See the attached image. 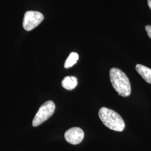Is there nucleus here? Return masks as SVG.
Masks as SVG:
<instances>
[{"mask_svg": "<svg viewBox=\"0 0 151 151\" xmlns=\"http://www.w3.org/2000/svg\"><path fill=\"white\" fill-rule=\"evenodd\" d=\"M110 78L114 88L119 95L127 97L131 93V85L127 76L117 68H112L110 70Z\"/></svg>", "mask_w": 151, "mask_h": 151, "instance_id": "f257e3e1", "label": "nucleus"}, {"mask_svg": "<svg viewBox=\"0 0 151 151\" xmlns=\"http://www.w3.org/2000/svg\"><path fill=\"white\" fill-rule=\"evenodd\" d=\"M99 116L103 124L110 129L122 132L125 127L124 120L111 109L105 107L101 108L99 111Z\"/></svg>", "mask_w": 151, "mask_h": 151, "instance_id": "f03ea898", "label": "nucleus"}, {"mask_svg": "<svg viewBox=\"0 0 151 151\" xmlns=\"http://www.w3.org/2000/svg\"><path fill=\"white\" fill-rule=\"evenodd\" d=\"M55 109V104L52 101L43 104L32 120V126L37 127L48 119L54 113Z\"/></svg>", "mask_w": 151, "mask_h": 151, "instance_id": "7ed1b4c3", "label": "nucleus"}, {"mask_svg": "<svg viewBox=\"0 0 151 151\" xmlns=\"http://www.w3.org/2000/svg\"><path fill=\"white\" fill-rule=\"evenodd\" d=\"M44 20L43 15L35 11H28L25 12L22 22V26L27 31H30L38 25Z\"/></svg>", "mask_w": 151, "mask_h": 151, "instance_id": "20e7f679", "label": "nucleus"}, {"mask_svg": "<svg viewBox=\"0 0 151 151\" xmlns=\"http://www.w3.org/2000/svg\"><path fill=\"white\" fill-rule=\"evenodd\" d=\"M84 132L79 127H73L65 133V139L71 145L80 144L83 139Z\"/></svg>", "mask_w": 151, "mask_h": 151, "instance_id": "39448f33", "label": "nucleus"}, {"mask_svg": "<svg viewBox=\"0 0 151 151\" xmlns=\"http://www.w3.org/2000/svg\"><path fill=\"white\" fill-rule=\"evenodd\" d=\"M135 69L147 82L151 84V69L140 64L136 65Z\"/></svg>", "mask_w": 151, "mask_h": 151, "instance_id": "423d86ee", "label": "nucleus"}, {"mask_svg": "<svg viewBox=\"0 0 151 151\" xmlns=\"http://www.w3.org/2000/svg\"><path fill=\"white\" fill-rule=\"evenodd\" d=\"M77 85V78L75 76H67L62 81V86L65 89L72 90Z\"/></svg>", "mask_w": 151, "mask_h": 151, "instance_id": "0eeeda50", "label": "nucleus"}, {"mask_svg": "<svg viewBox=\"0 0 151 151\" xmlns=\"http://www.w3.org/2000/svg\"><path fill=\"white\" fill-rule=\"evenodd\" d=\"M79 56L78 54L75 52H72L65 62V67L66 68H68L71 67L73 65H75L77 60H78Z\"/></svg>", "mask_w": 151, "mask_h": 151, "instance_id": "6e6552de", "label": "nucleus"}, {"mask_svg": "<svg viewBox=\"0 0 151 151\" xmlns=\"http://www.w3.org/2000/svg\"><path fill=\"white\" fill-rule=\"evenodd\" d=\"M145 28L148 37L151 39V25H147Z\"/></svg>", "mask_w": 151, "mask_h": 151, "instance_id": "1a4fd4ad", "label": "nucleus"}, {"mask_svg": "<svg viewBox=\"0 0 151 151\" xmlns=\"http://www.w3.org/2000/svg\"><path fill=\"white\" fill-rule=\"evenodd\" d=\"M148 5L151 10V0H148Z\"/></svg>", "mask_w": 151, "mask_h": 151, "instance_id": "9d476101", "label": "nucleus"}]
</instances>
